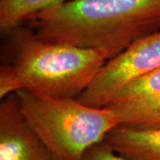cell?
Segmentation results:
<instances>
[{
	"instance_id": "cell-9",
	"label": "cell",
	"mask_w": 160,
	"mask_h": 160,
	"mask_svg": "<svg viewBox=\"0 0 160 160\" xmlns=\"http://www.w3.org/2000/svg\"><path fill=\"white\" fill-rule=\"evenodd\" d=\"M82 160H129L115 152L104 142L92 145L85 152Z\"/></svg>"
},
{
	"instance_id": "cell-8",
	"label": "cell",
	"mask_w": 160,
	"mask_h": 160,
	"mask_svg": "<svg viewBox=\"0 0 160 160\" xmlns=\"http://www.w3.org/2000/svg\"><path fill=\"white\" fill-rule=\"evenodd\" d=\"M68 0H0V27L12 30L39 12Z\"/></svg>"
},
{
	"instance_id": "cell-4",
	"label": "cell",
	"mask_w": 160,
	"mask_h": 160,
	"mask_svg": "<svg viewBox=\"0 0 160 160\" xmlns=\"http://www.w3.org/2000/svg\"><path fill=\"white\" fill-rule=\"evenodd\" d=\"M159 68L160 30H158L107 61L91 85L77 99L89 106L106 107L126 83Z\"/></svg>"
},
{
	"instance_id": "cell-6",
	"label": "cell",
	"mask_w": 160,
	"mask_h": 160,
	"mask_svg": "<svg viewBox=\"0 0 160 160\" xmlns=\"http://www.w3.org/2000/svg\"><path fill=\"white\" fill-rule=\"evenodd\" d=\"M0 160H57L23 117L15 92L0 105Z\"/></svg>"
},
{
	"instance_id": "cell-5",
	"label": "cell",
	"mask_w": 160,
	"mask_h": 160,
	"mask_svg": "<svg viewBox=\"0 0 160 160\" xmlns=\"http://www.w3.org/2000/svg\"><path fill=\"white\" fill-rule=\"evenodd\" d=\"M106 108L114 112L119 125H160V68L126 83Z\"/></svg>"
},
{
	"instance_id": "cell-2",
	"label": "cell",
	"mask_w": 160,
	"mask_h": 160,
	"mask_svg": "<svg viewBox=\"0 0 160 160\" xmlns=\"http://www.w3.org/2000/svg\"><path fill=\"white\" fill-rule=\"evenodd\" d=\"M15 38L12 62L0 71V97L19 90L52 98H78L107 62L96 50L53 43L29 29Z\"/></svg>"
},
{
	"instance_id": "cell-1",
	"label": "cell",
	"mask_w": 160,
	"mask_h": 160,
	"mask_svg": "<svg viewBox=\"0 0 160 160\" xmlns=\"http://www.w3.org/2000/svg\"><path fill=\"white\" fill-rule=\"evenodd\" d=\"M24 22L41 39L96 50L109 61L159 30L160 0H68Z\"/></svg>"
},
{
	"instance_id": "cell-3",
	"label": "cell",
	"mask_w": 160,
	"mask_h": 160,
	"mask_svg": "<svg viewBox=\"0 0 160 160\" xmlns=\"http://www.w3.org/2000/svg\"><path fill=\"white\" fill-rule=\"evenodd\" d=\"M15 93L23 117L57 160H82L87 149L119 125L112 110L77 98L46 97L24 90Z\"/></svg>"
},
{
	"instance_id": "cell-7",
	"label": "cell",
	"mask_w": 160,
	"mask_h": 160,
	"mask_svg": "<svg viewBox=\"0 0 160 160\" xmlns=\"http://www.w3.org/2000/svg\"><path fill=\"white\" fill-rule=\"evenodd\" d=\"M103 142L129 160H160V125H118L106 134Z\"/></svg>"
}]
</instances>
